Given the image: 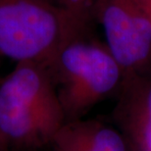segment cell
<instances>
[{
	"label": "cell",
	"instance_id": "obj_1",
	"mask_svg": "<svg viewBox=\"0 0 151 151\" xmlns=\"http://www.w3.org/2000/svg\"><path fill=\"white\" fill-rule=\"evenodd\" d=\"M66 123L46 67L19 62L0 80V135L7 151H41Z\"/></svg>",
	"mask_w": 151,
	"mask_h": 151
},
{
	"label": "cell",
	"instance_id": "obj_2",
	"mask_svg": "<svg viewBox=\"0 0 151 151\" xmlns=\"http://www.w3.org/2000/svg\"><path fill=\"white\" fill-rule=\"evenodd\" d=\"M66 122L81 119L93 106L119 90L124 75L103 41L90 32L68 41L45 66Z\"/></svg>",
	"mask_w": 151,
	"mask_h": 151
},
{
	"label": "cell",
	"instance_id": "obj_3",
	"mask_svg": "<svg viewBox=\"0 0 151 151\" xmlns=\"http://www.w3.org/2000/svg\"><path fill=\"white\" fill-rule=\"evenodd\" d=\"M91 31L53 0H0V55L47 66L71 39Z\"/></svg>",
	"mask_w": 151,
	"mask_h": 151
},
{
	"label": "cell",
	"instance_id": "obj_4",
	"mask_svg": "<svg viewBox=\"0 0 151 151\" xmlns=\"http://www.w3.org/2000/svg\"><path fill=\"white\" fill-rule=\"evenodd\" d=\"M94 23L124 78L151 72V14L137 0H96Z\"/></svg>",
	"mask_w": 151,
	"mask_h": 151
},
{
	"label": "cell",
	"instance_id": "obj_5",
	"mask_svg": "<svg viewBox=\"0 0 151 151\" xmlns=\"http://www.w3.org/2000/svg\"><path fill=\"white\" fill-rule=\"evenodd\" d=\"M116 112L140 151H151V72L123 78Z\"/></svg>",
	"mask_w": 151,
	"mask_h": 151
},
{
	"label": "cell",
	"instance_id": "obj_6",
	"mask_svg": "<svg viewBox=\"0 0 151 151\" xmlns=\"http://www.w3.org/2000/svg\"><path fill=\"white\" fill-rule=\"evenodd\" d=\"M50 151H127L122 135L96 120L66 122L48 146Z\"/></svg>",
	"mask_w": 151,
	"mask_h": 151
},
{
	"label": "cell",
	"instance_id": "obj_7",
	"mask_svg": "<svg viewBox=\"0 0 151 151\" xmlns=\"http://www.w3.org/2000/svg\"><path fill=\"white\" fill-rule=\"evenodd\" d=\"M59 6L83 23L92 28L94 24V6L96 0H53Z\"/></svg>",
	"mask_w": 151,
	"mask_h": 151
},
{
	"label": "cell",
	"instance_id": "obj_8",
	"mask_svg": "<svg viewBox=\"0 0 151 151\" xmlns=\"http://www.w3.org/2000/svg\"><path fill=\"white\" fill-rule=\"evenodd\" d=\"M140 5H142L144 8L151 14V0H137Z\"/></svg>",
	"mask_w": 151,
	"mask_h": 151
},
{
	"label": "cell",
	"instance_id": "obj_9",
	"mask_svg": "<svg viewBox=\"0 0 151 151\" xmlns=\"http://www.w3.org/2000/svg\"><path fill=\"white\" fill-rule=\"evenodd\" d=\"M0 151H7L6 147L4 145V142H3L2 138H1V135H0Z\"/></svg>",
	"mask_w": 151,
	"mask_h": 151
},
{
	"label": "cell",
	"instance_id": "obj_10",
	"mask_svg": "<svg viewBox=\"0 0 151 151\" xmlns=\"http://www.w3.org/2000/svg\"><path fill=\"white\" fill-rule=\"evenodd\" d=\"M2 58H3V57L0 55V67H1V60H2Z\"/></svg>",
	"mask_w": 151,
	"mask_h": 151
}]
</instances>
